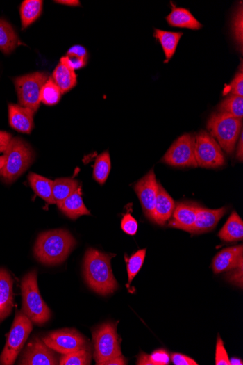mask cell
Instances as JSON below:
<instances>
[{
	"mask_svg": "<svg viewBox=\"0 0 243 365\" xmlns=\"http://www.w3.org/2000/svg\"><path fill=\"white\" fill-rule=\"evenodd\" d=\"M117 323H106L93 331L94 357L97 364L122 355Z\"/></svg>",
	"mask_w": 243,
	"mask_h": 365,
	"instance_id": "8",
	"label": "cell"
},
{
	"mask_svg": "<svg viewBox=\"0 0 243 365\" xmlns=\"http://www.w3.org/2000/svg\"><path fill=\"white\" fill-rule=\"evenodd\" d=\"M227 210L228 208L226 206L218 209H210L199 206L196 209V221L191 234H202L215 230Z\"/></svg>",
	"mask_w": 243,
	"mask_h": 365,
	"instance_id": "14",
	"label": "cell"
},
{
	"mask_svg": "<svg viewBox=\"0 0 243 365\" xmlns=\"http://www.w3.org/2000/svg\"><path fill=\"white\" fill-rule=\"evenodd\" d=\"M49 78L48 72H37L14 79L20 106L35 113L41 102V90Z\"/></svg>",
	"mask_w": 243,
	"mask_h": 365,
	"instance_id": "7",
	"label": "cell"
},
{
	"mask_svg": "<svg viewBox=\"0 0 243 365\" xmlns=\"http://www.w3.org/2000/svg\"><path fill=\"white\" fill-rule=\"evenodd\" d=\"M62 95V91L50 77L41 90L40 101L44 104L53 106L59 102Z\"/></svg>",
	"mask_w": 243,
	"mask_h": 365,
	"instance_id": "33",
	"label": "cell"
},
{
	"mask_svg": "<svg viewBox=\"0 0 243 365\" xmlns=\"http://www.w3.org/2000/svg\"><path fill=\"white\" fill-rule=\"evenodd\" d=\"M242 8L240 7L235 14L233 21V32L237 44L242 47L243 34H242Z\"/></svg>",
	"mask_w": 243,
	"mask_h": 365,
	"instance_id": "36",
	"label": "cell"
},
{
	"mask_svg": "<svg viewBox=\"0 0 243 365\" xmlns=\"http://www.w3.org/2000/svg\"><path fill=\"white\" fill-rule=\"evenodd\" d=\"M233 95L242 97L243 96V74L239 72L231 83V88Z\"/></svg>",
	"mask_w": 243,
	"mask_h": 365,
	"instance_id": "39",
	"label": "cell"
},
{
	"mask_svg": "<svg viewBox=\"0 0 243 365\" xmlns=\"http://www.w3.org/2000/svg\"><path fill=\"white\" fill-rule=\"evenodd\" d=\"M171 361V357L168 352L163 348L157 349L150 355L141 352L138 357V365H168Z\"/></svg>",
	"mask_w": 243,
	"mask_h": 365,
	"instance_id": "32",
	"label": "cell"
},
{
	"mask_svg": "<svg viewBox=\"0 0 243 365\" xmlns=\"http://www.w3.org/2000/svg\"><path fill=\"white\" fill-rule=\"evenodd\" d=\"M127 359L122 355L110 360L106 361L101 363V365H125L127 364Z\"/></svg>",
	"mask_w": 243,
	"mask_h": 365,
	"instance_id": "44",
	"label": "cell"
},
{
	"mask_svg": "<svg viewBox=\"0 0 243 365\" xmlns=\"http://www.w3.org/2000/svg\"><path fill=\"white\" fill-rule=\"evenodd\" d=\"M92 359V351L89 345L77 352L63 355L59 360L62 365H89Z\"/></svg>",
	"mask_w": 243,
	"mask_h": 365,
	"instance_id": "30",
	"label": "cell"
},
{
	"mask_svg": "<svg viewBox=\"0 0 243 365\" xmlns=\"http://www.w3.org/2000/svg\"><path fill=\"white\" fill-rule=\"evenodd\" d=\"M171 361L175 365H197L193 359L184 355L174 353L171 355Z\"/></svg>",
	"mask_w": 243,
	"mask_h": 365,
	"instance_id": "40",
	"label": "cell"
},
{
	"mask_svg": "<svg viewBox=\"0 0 243 365\" xmlns=\"http://www.w3.org/2000/svg\"><path fill=\"white\" fill-rule=\"evenodd\" d=\"M42 341L54 352L62 355L77 352L87 345L82 334L70 329L50 332L43 337Z\"/></svg>",
	"mask_w": 243,
	"mask_h": 365,
	"instance_id": "10",
	"label": "cell"
},
{
	"mask_svg": "<svg viewBox=\"0 0 243 365\" xmlns=\"http://www.w3.org/2000/svg\"><path fill=\"white\" fill-rule=\"evenodd\" d=\"M5 163H6L5 156L3 155V156H0V170H1L3 168Z\"/></svg>",
	"mask_w": 243,
	"mask_h": 365,
	"instance_id": "48",
	"label": "cell"
},
{
	"mask_svg": "<svg viewBox=\"0 0 243 365\" xmlns=\"http://www.w3.org/2000/svg\"><path fill=\"white\" fill-rule=\"evenodd\" d=\"M228 279L237 286L242 287V266L232 269Z\"/></svg>",
	"mask_w": 243,
	"mask_h": 365,
	"instance_id": "41",
	"label": "cell"
},
{
	"mask_svg": "<svg viewBox=\"0 0 243 365\" xmlns=\"http://www.w3.org/2000/svg\"><path fill=\"white\" fill-rule=\"evenodd\" d=\"M28 179L30 186L37 195L49 204H56L53 195V181L35 173H30Z\"/></svg>",
	"mask_w": 243,
	"mask_h": 365,
	"instance_id": "23",
	"label": "cell"
},
{
	"mask_svg": "<svg viewBox=\"0 0 243 365\" xmlns=\"http://www.w3.org/2000/svg\"><path fill=\"white\" fill-rule=\"evenodd\" d=\"M199 204L193 202L178 203L174 209L169 226L191 233L196 217Z\"/></svg>",
	"mask_w": 243,
	"mask_h": 365,
	"instance_id": "15",
	"label": "cell"
},
{
	"mask_svg": "<svg viewBox=\"0 0 243 365\" xmlns=\"http://www.w3.org/2000/svg\"><path fill=\"white\" fill-rule=\"evenodd\" d=\"M111 168V159L109 152H103L96 160L94 167V179L100 185H103L109 177Z\"/></svg>",
	"mask_w": 243,
	"mask_h": 365,
	"instance_id": "29",
	"label": "cell"
},
{
	"mask_svg": "<svg viewBox=\"0 0 243 365\" xmlns=\"http://www.w3.org/2000/svg\"><path fill=\"white\" fill-rule=\"evenodd\" d=\"M112 256L90 248L84 257L85 282L91 290L101 295L112 294L118 287L111 266Z\"/></svg>",
	"mask_w": 243,
	"mask_h": 365,
	"instance_id": "1",
	"label": "cell"
},
{
	"mask_svg": "<svg viewBox=\"0 0 243 365\" xmlns=\"http://www.w3.org/2000/svg\"><path fill=\"white\" fill-rule=\"evenodd\" d=\"M243 263L242 245L226 248L218 253L212 261V267L216 275L230 271Z\"/></svg>",
	"mask_w": 243,
	"mask_h": 365,
	"instance_id": "16",
	"label": "cell"
},
{
	"mask_svg": "<svg viewBox=\"0 0 243 365\" xmlns=\"http://www.w3.org/2000/svg\"><path fill=\"white\" fill-rule=\"evenodd\" d=\"M6 163L0 170V177L7 184H11L23 175L34 160L31 147L19 138H12L4 152Z\"/></svg>",
	"mask_w": 243,
	"mask_h": 365,
	"instance_id": "3",
	"label": "cell"
},
{
	"mask_svg": "<svg viewBox=\"0 0 243 365\" xmlns=\"http://www.w3.org/2000/svg\"><path fill=\"white\" fill-rule=\"evenodd\" d=\"M183 33L163 31L156 29L155 37L160 42L166 60H170L176 53L177 45Z\"/></svg>",
	"mask_w": 243,
	"mask_h": 365,
	"instance_id": "28",
	"label": "cell"
},
{
	"mask_svg": "<svg viewBox=\"0 0 243 365\" xmlns=\"http://www.w3.org/2000/svg\"><path fill=\"white\" fill-rule=\"evenodd\" d=\"M74 237L60 229L41 234L35 246V255L43 264L54 266L65 262L76 245Z\"/></svg>",
	"mask_w": 243,
	"mask_h": 365,
	"instance_id": "2",
	"label": "cell"
},
{
	"mask_svg": "<svg viewBox=\"0 0 243 365\" xmlns=\"http://www.w3.org/2000/svg\"><path fill=\"white\" fill-rule=\"evenodd\" d=\"M67 54L74 55L87 60V52L83 47H81V45H74V47H72L69 49Z\"/></svg>",
	"mask_w": 243,
	"mask_h": 365,
	"instance_id": "43",
	"label": "cell"
},
{
	"mask_svg": "<svg viewBox=\"0 0 243 365\" xmlns=\"http://www.w3.org/2000/svg\"><path fill=\"white\" fill-rule=\"evenodd\" d=\"M22 292L23 312L37 325L47 323L51 317V311L40 293L36 270L25 275L22 282Z\"/></svg>",
	"mask_w": 243,
	"mask_h": 365,
	"instance_id": "4",
	"label": "cell"
},
{
	"mask_svg": "<svg viewBox=\"0 0 243 365\" xmlns=\"http://www.w3.org/2000/svg\"><path fill=\"white\" fill-rule=\"evenodd\" d=\"M169 24L175 27L200 29L203 25L185 8H176L173 5L171 13L166 17Z\"/></svg>",
	"mask_w": 243,
	"mask_h": 365,
	"instance_id": "22",
	"label": "cell"
},
{
	"mask_svg": "<svg viewBox=\"0 0 243 365\" xmlns=\"http://www.w3.org/2000/svg\"><path fill=\"white\" fill-rule=\"evenodd\" d=\"M231 365H242L243 362L237 357H233L230 359Z\"/></svg>",
	"mask_w": 243,
	"mask_h": 365,
	"instance_id": "47",
	"label": "cell"
},
{
	"mask_svg": "<svg viewBox=\"0 0 243 365\" xmlns=\"http://www.w3.org/2000/svg\"><path fill=\"white\" fill-rule=\"evenodd\" d=\"M195 136L186 133L172 145L162 161L174 167H196L194 155Z\"/></svg>",
	"mask_w": 243,
	"mask_h": 365,
	"instance_id": "11",
	"label": "cell"
},
{
	"mask_svg": "<svg viewBox=\"0 0 243 365\" xmlns=\"http://www.w3.org/2000/svg\"><path fill=\"white\" fill-rule=\"evenodd\" d=\"M175 206L176 204L171 196L159 184L153 222L159 225H165L171 219Z\"/></svg>",
	"mask_w": 243,
	"mask_h": 365,
	"instance_id": "19",
	"label": "cell"
},
{
	"mask_svg": "<svg viewBox=\"0 0 243 365\" xmlns=\"http://www.w3.org/2000/svg\"><path fill=\"white\" fill-rule=\"evenodd\" d=\"M242 132H241L240 138V142L237 147V158L240 161H242L243 159V143H242Z\"/></svg>",
	"mask_w": 243,
	"mask_h": 365,
	"instance_id": "46",
	"label": "cell"
},
{
	"mask_svg": "<svg viewBox=\"0 0 243 365\" xmlns=\"http://www.w3.org/2000/svg\"><path fill=\"white\" fill-rule=\"evenodd\" d=\"M9 123L10 127L19 132L30 133L34 128L35 112L24 106L8 104Z\"/></svg>",
	"mask_w": 243,
	"mask_h": 365,
	"instance_id": "17",
	"label": "cell"
},
{
	"mask_svg": "<svg viewBox=\"0 0 243 365\" xmlns=\"http://www.w3.org/2000/svg\"><path fill=\"white\" fill-rule=\"evenodd\" d=\"M87 60L78 56L67 54L65 56L60 58V62L66 64L75 71V70H79L84 67L86 65Z\"/></svg>",
	"mask_w": 243,
	"mask_h": 365,
	"instance_id": "38",
	"label": "cell"
},
{
	"mask_svg": "<svg viewBox=\"0 0 243 365\" xmlns=\"http://www.w3.org/2000/svg\"><path fill=\"white\" fill-rule=\"evenodd\" d=\"M81 186L79 181L73 178H59L53 182V195L58 204L67 199Z\"/></svg>",
	"mask_w": 243,
	"mask_h": 365,
	"instance_id": "26",
	"label": "cell"
},
{
	"mask_svg": "<svg viewBox=\"0 0 243 365\" xmlns=\"http://www.w3.org/2000/svg\"><path fill=\"white\" fill-rule=\"evenodd\" d=\"M219 237L226 242L241 241L243 238V222L236 211L227 220L219 233Z\"/></svg>",
	"mask_w": 243,
	"mask_h": 365,
	"instance_id": "24",
	"label": "cell"
},
{
	"mask_svg": "<svg viewBox=\"0 0 243 365\" xmlns=\"http://www.w3.org/2000/svg\"><path fill=\"white\" fill-rule=\"evenodd\" d=\"M138 222L131 216L130 213L124 216L121 222V228L126 234L134 236L138 231Z\"/></svg>",
	"mask_w": 243,
	"mask_h": 365,
	"instance_id": "35",
	"label": "cell"
},
{
	"mask_svg": "<svg viewBox=\"0 0 243 365\" xmlns=\"http://www.w3.org/2000/svg\"><path fill=\"white\" fill-rule=\"evenodd\" d=\"M215 362L217 365H231L224 342L219 336L217 343Z\"/></svg>",
	"mask_w": 243,
	"mask_h": 365,
	"instance_id": "37",
	"label": "cell"
},
{
	"mask_svg": "<svg viewBox=\"0 0 243 365\" xmlns=\"http://www.w3.org/2000/svg\"><path fill=\"white\" fill-rule=\"evenodd\" d=\"M59 209L69 218L76 220L83 216H90V211L84 204L82 197V186L57 204Z\"/></svg>",
	"mask_w": 243,
	"mask_h": 365,
	"instance_id": "20",
	"label": "cell"
},
{
	"mask_svg": "<svg viewBox=\"0 0 243 365\" xmlns=\"http://www.w3.org/2000/svg\"><path fill=\"white\" fill-rule=\"evenodd\" d=\"M55 3L58 4H62L69 6H81L80 1H76V0H58Z\"/></svg>",
	"mask_w": 243,
	"mask_h": 365,
	"instance_id": "45",
	"label": "cell"
},
{
	"mask_svg": "<svg viewBox=\"0 0 243 365\" xmlns=\"http://www.w3.org/2000/svg\"><path fill=\"white\" fill-rule=\"evenodd\" d=\"M218 110L219 113H226L242 120L243 117V98L232 95L220 104Z\"/></svg>",
	"mask_w": 243,
	"mask_h": 365,
	"instance_id": "31",
	"label": "cell"
},
{
	"mask_svg": "<svg viewBox=\"0 0 243 365\" xmlns=\"http://www.w3.org/2000/svg\"><path fill=\"white\" fill-rule=\"evenodd\" d=\"M32 330V321L23 311H18L8 334L3 352L0 356V364H14Z\"/></svg>",
	"mask_w": 243,
	"mask_h": 365,
	"instance_id": "6",
	"label": "cell"
},
{
	"mask_svg": "<svg viewBox=\"0 0 243 365\" xmlns=\"http://www.w3.org/2000/svg\"><path fill=\"white\" fill-rule=\"evenodd\" d=\"M146 249L140 250L129 258H126L128 286L138 275L144 263Z\"/></svg>",
	"mask_w": 243,
	"mask_h": 365,
	"instance_id": "34",
	"label": "cell"
},
{
	"mask_svg": "<svg viewBox=\"0 0 243 365\" xmlns=\"http://www.w3.org/2000/svg\"><path fill=\"white\" fill-rule=\"evenodd\" d=\"M13 280L10 273L0 268V323L11 313L13 307Z\"/></svg>",
	"mask_w": 243,
	"mask_h": 365,
	"instance_id": "18",
	"label": "cell"
},
{
	"mask_svg": "<svg viewBox=\"0 0 243 365\" xmlns=\"http://www.w3.org/2000/svg\"><path fill=\"white\" fill-rule=\"evenodd\" d=\"M19 364L55 365L59 361L53 350L38 338H34L26 347Z\"/></svg>",
	"mask_w": 243,
	"mask_h": 365,
	"instance_id": "13",
	"label": "cell"
},
{
	"mask_svg": "<svg viewBox=\"0 0 243 365\" xmlns=\"http://www.w3.org/2000/svg\"><path fill=\"white\" fill-rule=\"evenodd\" d=\"M242 120L219 112L211 115L207 128L221 148L232 154L242 132Z\"/></svg>",
	"mask_w": 243,
	"mask_h": 365,
	"instance_id": "5",
	"label": "cell"
},
{
	"mask_svg": "<svg viewBox=\"0 0 243 365\" xmlns=\"http://www.w3.org/2000/svg\"><path fill=\"white\" fill-rule=\"evenodd\" d=\"M42 6V0H25L22 3L20 8L22 29L33 24L40 17Z\"/></svg>",
	"mask_w": 243,
	"mask_h": 365,
	"instance_id": "27",
	"label": "cell"
},
{
	"mask_svg": "<svg viewBox=\"0 0 243 365\" xmlns=\"http://www.w3.org/2000/svg\"><path fill=\"white\" fill-rule=\"evenodd\" d=\"M19 44V37L10 24L0 19V51L9 55Z\"/></svg>",
	"mask_w": 243,
	"mask_h": 365,
	"instance_id": "25",
	"label": "cell"
},
{
	"mask_svg": "<svg viewBox=\"0 0 243 365\" xmlns=\"http://www.w3.org/2000/svg\"><path fill=\"white\" fill-rule=\"evenodd\" d=\"M194 155L197 166L203 168H218L225 164L222 149L216 140L207 131L195 136Z\"/></svg>",
	"mask_w": 243,
	"mask_h": 365,
	"instance_id": "9",
	"label": "cell"
},
{
	"mask_svg": "<svg viewBox=\"0 0 243 365\" xmlns=\"http://www.w3.org/2000/svg\"><path fill=\"white\" fill-rule=\"evenodd\" d=\"M159 182L153 170L149 171L142 179L136 182L133 189L137 194L145 216L153 221V212L156 203Z\"/></svg>",
	"mask_w": 243,
	"mask_h": 365,
	"instance_id": "12",
	"label": "cell"
},
{
	"mask_svg": "<svg viewBox=\"0 0 243 365\" xmlns=\"http://www.w3.org/2000/svg\"><path fill=\"white\" fill-rule=\"evenodd\" d=\"M51 78L62 91V94L68 92L77 85V74L75 71L60 62L53 72Z\"/></svg>",
	"mask_w": 243,
	"mask_h": 365,
	"instance_id": "21",
	"label": "cell"
},
{
	"mask_svg": "<svg viewBox=\"0 0 243 365\" xmlns=\"http://www.w3.org/2000/svg\"><path fill=\"white\" fill-rule=\"evenodd\" d=\"M12 135L6 131H0V154L4 153L11 140Z\"/></svg>",
	"mask_w": 243,
	"mask_h": 365,
	"instance_id": "42",
	"label": "cell"
}]
</instances>
